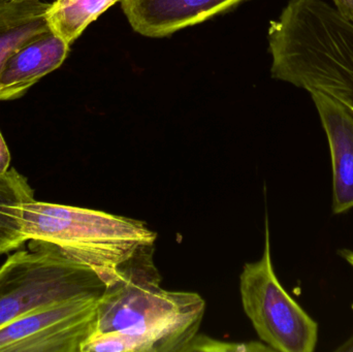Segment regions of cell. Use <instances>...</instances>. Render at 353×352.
I'll list each match as a JSON object with an SVG mask.
<instances>
[{
  "mask_svg": "<svg viewBox=\"0 0 353 352\" xmlns=\"http://www.w3.org/2000/svg\"><path fill=\"white\" fill-rule=\"evenodd\" d=\"M153 262V245L122 265L97 304L95 332L82 352H184L199 332L205 300L165 291Z\"/></svg>",
  "mask_w": 353,
  "mask_h": 352,
  "instance_id": "1",
  "label": "cell"
},
{
  "mask_svg": "<svg viewBox=\"0 0 353 352\" xmlns=\"http://www.w3.org/2000/svg\"><path fill=\"white\" fill-rule=\"evenodd\" d=\"M185 351H274L268 345L261 344L259 342L251 343H228L222 341L214 340L207 336H199L196 335L191 340Z\"/></svg>",
  "mask_w": 353,
  "mask_h": 352,
  "instance_id": "12",
  "label": "cell"
},
{
  "mask_svg": "<svg viewBox=\"0 0 353 352\" xmlns=\"http://www.w3.org/2000/svg\"><path fill=\"white\" fill-rule=\"evenodd\" d=\"M327 134L333 169L334 215L353 209V110L338 99L310 92Z\"/></svg>",
  "mask_w": 353,
  "mask_h": 352,
  "instance_id": "6",
  "label": "cell"
},
{
  "mask_svg": "<svg viewBox=\"0 0 353 352\" xmlns=\"http://www.w3.org/2000/svg\"><path fill=\"white\" fill-rule=\"evenodd\" d=\"M105 287L88 267L30 241L29 251L12 254L0 267V328L55 304L101 295Z\"/></svg>",
  "mask_w": 353,
  "mask_h": 352,
  "instance_id": "3",
  "label": "cell"
},
{
  "mask_svg": "<svg viewBox=\"0 0 353 352\" xmlns=\"http://www.w3.org/2000/svg\"><path fill=\"white\" fill-rule=\"evenodd\" d=\"M243 1L246 0H122V10L139 34L165 37Z\"/></svg>",
  "mask_w": 353,
  "mask_h": 352,
  "instance_id": "7",
  "label": "cell"
},
{
  "mask_svg": "<svg viewBox=\"0 0 353 352\" xmlns=\"http://www.w3.org/2000/svg\"><path fill=\"white\" fill-rule=\"evenodd\" d=\"M27 241L43 242L90 268L105 287L119 277L122 265L157 233L146 223L103 211L33 200L24 207Z\"/></svg>",
  "mask_w": 353,
  "mask_h": 352,
  "instance_id": "2",
  "label": "cell"
},
{
  "mask_svg": "<svg viewBox=\"0 0 353 352\" xmlns=\"http://www.w3.org/2000/svg\"><path fill=\"white\" fill-rule=\"evenodd\" d=\"M334 351L336 352H353V334Z\"/></svg>",
  "mask_w": 353,
  "mask_h": 352,
  "instance_id": "15",
  "label": "cell"
},
{
  "mask_svg": "<svg viewBox=\"0 0 353 352\" xmlns=\"http://www.w3.org/2000/svg\"><path fill=\"white\" fill-rule=\"evenodd\" d=\"M99 296L78 298L0 328V352H82L95 332Z\"/></svg>",
  "mask_w": 353,
  "mask_h": 352,
  "instance_id": "5",
  "label": "cell"
},
{
  "mask_svg": "<svg viewBox=\"0 0 353 352\" xmlns=\"http://www.w3.org/2000/svg\"><path fill=\"white\" fill-rule=\"evenodd\" d=\"M70 45L50 31L12 54L0 70V101L22 97L41 79L60 68Z\"/></svg>",
  "mask_w": 353,
  "mask_h": 352,
  "instance_id": "8",
  "label": "cell"
},
{
  "mask_svg": "<svg viewBox=\"0 0 353 352\" xmlns=\"http://www.w3.org/2000/svg\"><path fill=\"white\" fill-rule=\"evenodd\" d=\"M43 0H0V70L27 43L50 32Z\"/></svg>",
  "mask_w": 353,
  "mask_h": 352,
  "instance_id": "9",
  "label": "cell"
},
{
  "mask_svg": "<svg viewBox=\"0 0 353 352\" xmlns=\"http://www.w3.org/2000/svg\"><path fill=\"white\" fill-rule=\"evenodd\" d=\"M338 14L353 24V0H333Z\"/></svg>",
  "mask_w": 353,
  "mask_h": 352,
  "instance_id": "13",
  "label": "cell"
},
{
  "mask_svg": "<svg viewBox=\"0 0 353 352\" xmlns=\"http://www.w3.org/2000/svg\"><path fill=\"white\" fill-rule=\"evenodd\" d=\"M10 153L8 145L0 132V175L6 174L10 169Z\"/></svg>",
  "mask_w": 353,
  "mask_h": 352,
  "instance_id": "14",
  "label": "cell"
},
{
  "mask_svg": "<svg viewBox=\"0 0 353 352\" xmlns=\"http://www.w3.org/2000/svg\"><path fill=\"white\" fill-rule=\"evenodd\" d=\"M338 254L352 267L353 270V250L341 249L338 251Z\"/></svg>",
  "mask_w": 353,
  "mask_h": 352,
  "instance_id": "16",
  "label": "cell"
},
{
  "mask_svg": "<svg viewBox=\"0 0 353 352\" xmlns=\"http://www.w3.org/2000/svg\"><path fill=\"white\" fill-rule=\"evenodd\" d=\"M240 293L243 309L265 345L279 352L315 351L319 324L288 295L276 276L268 218L263 256L245 264Z\"/></svg>",
  "mask_w": 353,
  "mask_h": 352,
  "instance_id": "4",
  "label": "cell"
},
{
  "mask_svg": "<svg viewBox=\"0 0 353 352\" xmlns=\"http://www.w3.org/2000/svg\"><path fill=\"white\" fill-rule=\"evenodd\" d=\"M34 200V191L16 169L0 175V256L27 242L24 233V207Z\"/></svg>",
  "mask_w": 353,
  "mask_h": 352,
  "instance_id": "10",
  "label": "cell"
},
{
  "mask_svg": "<svg viewBox=\"0 0 353 352\" xmlns=\"http://www.w3.org/2000/svg\"><path fill=\"white\" fill-rule=\"evenodd\" d=\"M118 1L122 0H55L46 12V20L50 31L70 45Z\"/></svg>",
  "mask_w": 353,
  "mask_h": 352,
  "instance_id": "11",
  "label": "cell"
}]
</instances>
